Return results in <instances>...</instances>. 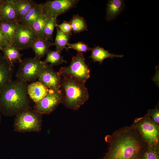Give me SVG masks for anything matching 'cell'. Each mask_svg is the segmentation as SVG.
<instances>
[{"mask_svg":"<svg viewBox=\"0 0 159 159\" xmlns=\"http://www.w3.org/2000/svg\"><path fill=\"white\" fill-rule=\"evenodd\" d=\"M105 140L109 147L101 159H141L149 147L139 132L131 125L106 135Z\"/></svg>","mask_w":159,"mask_h":159,"instance_id":"6da1fadb","label":"cell"},{"mask_svg":"<svg viewBox=\"0 0 159 159\" xmlns=\"http://www.w3.org/2000/svg\"><path fill=\"white\" fill-rule=\"evenodd\" d=\"M27 82L12 80L0 90V112L7 117L15 116L31 109Z\"/></svg>","mask_w":159,"mask_h":159,"instance_id":"7a4b0ae2","label":"cell"},{"mask_svg":"<svg viewBox=\"0 0 159 159\" xmlns=\"http://www.w3.org/2000/svg\"><path fill=\"white\" fill-rule=\"evenodd\" d=\"M62 104L69 109L77 110L89 98L87 88L84 84L68 75L61 76Z\"/></svg>","mask_w":159,"mask_h":159,"instance_id":"3957f363","label":"cell"},{"mask_svg":"<svg viewBox=\"0 0 159 159\" xmlns=\"http://www.w3.org/2000/svg\"><path fill=\"white\" fill-rule=\"evenodd\" d=\"M131 126L139 132L149 147L159 149V125L148 112L144 116L136 118Z\"/></svg>","mask_w":159,"mask_h":159,"instance_id":"277c9868","label":"cell"},{"mask_svg":"<svg viewBox=\"0 0 159 159\" xmlns=\"http://www.w3.org/2000/svg\"><path fill=\"white\" fill-rule=\"evenodd\" d=\"M42 115L32 108L25 110L16 116L13 128L19 133L39 132L42 127Z\"/></svg>","mask_w":159,"mask_h":159,"instance_id":"5b68a950","label":"cell"},{"mask_svg":"<svg viewBox=\"0 0 159 159\" xmlns=\"http://www.w3.org/2000/svg\"><path fill=\"white\" fill-rule=\"evenodd\" d=\"M47 64L35 57L24 58L19 63L15 77L26 82L35 80Z\"/></svg>","mask_w":159,"mask_h":159,"instance_id":"8992f818","label":"cell"},{"mask_svg":"<svg viewBox=\"0 0 159 159\" xmlns=\"http://www.w3.org/2000/svg\"><path fill=\"white\" fill-rule=\"evenodd\" d=\"M60 76L68 75L79 82L85 84L90 76V69L85 62L82 52H77L72 59L70 65L61 68L58 72Z\"/></svg>","mask_w":159,"mask_h":159,"instance_id":"52a82bcc","label":"cell"},{"mask_svg":"<svg viewBox=\"0 0 159 159\" xmlns=\"http://www.w3.org/2000/svg\"><path fill=\"white\" fill-rule=\"evenodd\" d=\"M79 0H54L41 4L42 13L49 18H57L75 7Z\"/></svg>","mask_w":159,"mask_h":159,"instance_id":"ba28073f","label":"cell"},{"mask_svg":"<svg viewBox=\"0 0 159 159\" xmlns=\"http://www.w3.org/2000/svg\"><path fill=\"white\" fill-rule=\"evenodd\" d=\"M62 102L61 90L57 91L49 89V92L43 98L35 103L33 109L42 115H49Z\"/></svg>","mask_w":159,"mask_h":159,"instance_id":"9c48e42d","label":"cell"},{"mask_svg":"<svg viewBox=\"0 0 159 159\" xmlns=\"http://www.w3.org/2000/svg\"><path fill=\"white\" fill-rule=\"evenodd\" d=\"M38 37L30 26L19 23L13 44L20 51L28 49Z\"/></svg>","mask_w":159,"mask_h":159,"instance_id":"30bf717a","label":"cell"},{"mask_svg":"<svg viewBox=\"0 0 159 159\" xmlns=\"http://www.w3.org/2000/svg\"><path fill=\"white\" fill-rule=\"evenodd\" d=\"M53 67L48 64L38 79L39 81L49 89L59 91L61 90V77L58 72L54 70Z\"/></svg>","mask_w":159,"mask_h":159,"instance_id":"8fae6325","label":"cell"},{"mask_svg":"<svg viewBox=\"0 0 159 159\" xmlns=\"http://www.w3.org/2000/svg\"><path fill=\"white\" fill-rule=\"evenodd\" d=\"M13 69L0 52V90L12 81Z\"/></svg>","mask_w":159,"mask_h":159,"instance_id":"7c38bea8","label":"cell"},{"mask_svg":"<svg viewBox=\"0 0 159 159\" xmlns=\"http://www.w3.org/2000/svg\"><path fill=\"white\" fill-rule=\"evenodd\" d=\"M49 89L39 81L28 85L27 91L28 96L33 101L37 103L43 98Z\"/></svg>","mask_w":159,"mask_h":159,"instance_id":"4fadbf2b","label":"cell"},{"mask_svg":"<svg viewBox=\"0 0 159 159\" xmlns=\"http://www.w3.org/2000/svg\"><path fill=\"white\" fill-rule=\"evenodd\" d=\"M125 6L124 0L108 1L106 6V20L110 21L116 18L123 11Z\"/></svg>","mask_w":159,"mask_h":159,"instance_id":"5bb4252c","label":"cell"},{"mask_svg":"<svg viewBox=\"0 0 159 159\" xmlns=\"http://www.w3.org/2000/svg\"><path fill=\"white\" fill-rule=\"evenodd\" d=\"M54 43L44 38H37L32 45L31 48L35 54V57L39 59L44 57L49 50V48Z\"/></svg>","mask_w":159,"mask_h":159,"instance_id":"9a60e30c","label":"cell"},{"mask_svg":"<svg viewBox=\"0 0 159 159\" xmlns=\"http://www.w3.org/2000/svg\"><path fill=\"white\" fill-rule=\"evenodd\" d=\"M0 9L2 15L1 21L18 22L16 11L11 0H3L0 5Z\"/></svg>","mask_w":159,"mask_h":159,"instance_id":"2e32d148","label":"cell"},{"mask_svg":"<svg viewBox=\"0 0 159 159\" xmlns=\"http://www.w3.org/2000/svg\"><path fill=\"white\" fill-rule=\"evenodd\" d=\"M16 14L17 21L20 23L34 4L33 0H11Z\"/></svg>","mask_w":159,"mask_h":159,"instance_id":"e0dca14e","label":"cell"},{"mask_svg":"<svg viewBox=\"0 0 159 159\" xmlns=\"http://www.w3.org/2000/svg\"><path fill=\"white\" fill-rule=\"evenodd\" d=\"M1 51L4 57L12 68L15 63H19L22 60V55L20 50L13 44H10L4 48Z\"/></svg>","mask_w":159,"mask_h":159,"instance_id":"ac0fdd59","label":"cell"},{"mask_svg":"<svg viewBox=\"0 0 159 159\" xmlns=\"http://www.w3.org/2000/svg\"><path fill=\"white\" fill-rule=\"evenodd\" d=\"M92 54L89 58H91L94 62H98L102 64L104 60L107 58L113 59L114 57H122L123 55H118L110 53L107 50L99 46L91 48Z\"/></svg>","mask_w":159,"mask_h":159,"instance_id":"d6986e66","label":"cell"},{"mask_svg":"<svg viewBox=\"0 0 159 159\" xmlns=\"http://www.w3.org/2000/svg\"><path fill=\"white\" fill-rule=\"evenodd\" d=\"M42 14L41 4L35 3L20 23L30 26Z\"/></svg>","mask_w":159,"mask_h":159,"instance_id":"ffe728a7","label":"cell"},{"mask_svg":"<svg viewBox=\"0 0 159 159\" xmlns=\"http://www.w3.org/2000/svg\"><path fill=\"white\" fill-rule=\"evenodd\" d=\"M19 23L0 21V27L10 44H13L15 32Z\"/></svg>","mask_w":159,"mask_h":159,"instance_id":"44dd1931","label":"cell"},{"mask_svg":"<svg viewBox=\"0 0 159 159\" xmlns=\"http://www.w3.org/2000/svg\"><path fill=\"white\" fill-rule=\"evenodd\" d=\"M50 19L42 14L30 26L38 38H44L43 30L48 21Z\"/></svg>","mask_w":159,"mask_h":159,"instance_id":"7402d4cb","label":"cell"},{"mask_svg":"<svg viewBox=\"0 0 159 159\" xmlns=\"http://www.w3.org/2000/svg\"><path fill=\"white\" fill-rule=\"evenodd\" d=\"M57 34L54 45L56 50L62 52L64 49H66L71 36L63 33L57 26Z\"/></svg>","mask_w":159,"mask_h":159,"instance_id":"603a6c76","label":"cell"},{"mask_svg":"<svg viewBox=\"0 0 159 159\" xmlns=\"http://www.w3.org/2000/svg\"><path fill=\"white\" fill-rule=\"evenodd\" d=\"M69 22L74 34L87 30V26L85 20L78 14L74 15Z\"/></svg>","mask_w":159,"mask_h":159,"instance_id":"cb8c5ba5","label":"cell"},{"mask_svg":"<svg viewBox=\"0 0 159 159\" xmlns=\"http://www.w3.org/2000/svg\"><path fill=\"white\" fill-rule=\"evenodd\" d=\"M61 53V52L57 50H49L46 54V57L44 61L46 64L50 63L53 66L67 63V62L64 59Z\"/></svg>","mask_w":159,"mask_h":159,"instance_id":"d4e9b609","label":"cell"},{"mask_svg":"<svg viewBox=\"0 0 159 159\" xmlns=\"http://www.w3.org/2000/svg\"><path fill=\"white\" fill-rule=\"evenodd\" d=\"M57 18H50L46 23L43 30L44 38L53 41V35L54 28L57 27Z\"/></svg>","mask_w":159,"mask_h":159,"instance_id":"484cf974","label":"cell"},{"mask_svg":"<svg viewBox=\"0 0 159 159\" xmlns=\"http://www.w3.org/2000/svg\"><path fill=\"white\" fill-rule=\"evenodd\" d=\"M69 49H73L77 52H86L91 50V48H90L87 44L81 41L73 44L68 43L65 49L67 51Z\"/></svg>","mask_w":159,"mask_h":159,"instance_id":"4316f807","label":"cell"},{"mask_svg":"<svg viewBox=\"0 0 159 159\" xmlns=\"http://www.w3.org/2000/svg\"><path fill=\"white\" fill-rule=\"evenodd\" d=\"M141 159H159V149L148 147Z\"/></svg>","mask_w":159,"mask_h":159,"instance_id":"83f0119b","label":"cell"},{"mask_svg":"<svg viewBox=\"0 0 159 159\" xmlns=\"http://www.w3.org/2000/svg\"><path fill=\"white\" fill-rule=\"evenodd\" d=\"M57 27L63 33L70 36L72 35V28L69 22L64 21L61 24H57Z\"/></svg>","mask_w":159,"mask_h":159,"instance_id":"f1b7e54d","label":"cell"},{"mask_svg":"<svg viewBox=\"0 0 159 159\" xmlns=\"http://www.w3.org/2000/svg\"><path fill=\"white\" fill-rule=\"evenodd\" d=\"M152 120L157 124L159 125V109L158 105L153 109L149 110L147 112Z\"/></svg>","mask_w":159,"mask_h":159,"instance_id":"f546056e","label":"cell"},{"mask_svg":"<svg viewBox=\"0 0 159 159\" xmlns=\"http://www.w3.org/2000/svg\"><path fill=\"white\" fill-rule=\"evenodd\" d=\"M10 44L0 27V50Z\"/></svg>","mask_w":159,"mask_h":159,"instance_id":"4dcf8cb0","label":"cell"},{"mask_svg":"<svg viewBox=\"0 0 159 159\" xmlns=\"http://www.w3.org/2000/svg\"><path fill=\"white\" fill-rule=\"evenodd\" d=\"M1 19H2V15H1V11L0 9V21L1 20Z\"/></svg>","mask_w":159,"mask_h":159,"instance_id":"1f68e13d","label":"cell"},{"mask_svg":"<svg viewBox=\"0 0 159 159\" xmlns=\"http://www.w3.org/2000/svg\"><path fill=\"white\" fill-rule=\"evenodd\" d=\"M1 114L0 112V125L1 124Z\"/></svg>","mask_w":159,"mask_h":159,"instance_id":"d6a6232c","label":"cell"},{"mask_svg":"<svg viewBox=\"0 0 159 159\" xmlns=\"http://www.w3.org/2000/svg\"><path fill=\"white\" fill-rule=\"evenodd\" d=\"M3 0H0V5L2 3V2H3Z\"/></svg>","mask_w":159,"mask_h":159,"instance_id":"836d02e7","label":"cell"}]
</instances>
